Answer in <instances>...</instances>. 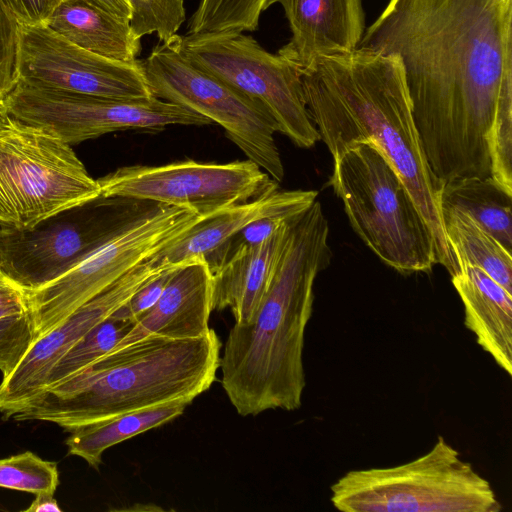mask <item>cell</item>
I'll use <instances>...</instances> for the list:
<instances>
[{
    "label": "cell",
    "mask_w": 512,
    "mask_h": 512,
    "mask_svg": "<svg viewBox=\"0 0 512 512\" xmlns=\"http://www.w3.org/2000/svg\"><path fill=\"white\" fill-rule=\"evenodd\" d=\"M448 244L459 263L480 268L512 293V255L468 215L441 209Z\"/></svg>",
    "instance_id": "24"
},
{
    "label": "cell",
    "mask_w": 512,
    "mask_h": 512,
    "mask_svg": "<svg viewBox=\"0 0 512 512\" xmlns=\"http://www.w3.org/2000/svg\"><path fill=\"white\" fill-rule=\"evenodd\" d=\"M19 28L20 24L0 0V109L16 83Z\"/></svg>",
    "instance_id": "30"
},
{
    "label": "cell",
    "mask_w": 512,
    "mask_h": 512,
    "mask_svg": "<svg viewBox=\"0 0 512 512\" xmlns=\"http://www.w3.org/2000/svg\"><path fill=\"white\" fill-rule=\"evenodd\" d=\"M464 307V324L482 349L512 375V293L478 267L459 263L451 276Z\"/></svg>",
    "instance_id": "20"
},
{
    "label": "cell",
    "mask_w": 512,
    "mask_h": 512,
    "mask_svg": "<svg viewBox=\"0 0 512 512\" xmlns=\"http://www.w3.org/2000/svg\"><path fill=\"white\" fill-rule=\"evenodd\" d=\"M201 219L191 210L154 203L66 273L38 289L26 290L37 338L134 266L175 242Z\"/></svg>",
    "instance_id": "11"
},
{
    "label": "cell",
    "mask_w": 512,
    "mask_h": 512,
    "mask_svg": "<svg viewBox=\"0 0 512 512\" xmlns=\"http://www.w3.org/2000/svg\"><path fill=\"white\" fill-rule=\"evenodd\" d=\"M59 485L57 464L31 451L0 459V487L33 494H54Z\"/></svg>",
    "instance_id": "27"
},
{
    "label": "cell",
    "mask_w": 512,
    "mask_h": 512,
    "mask_svg": "<svg viewBox=\"0 0 512 512\" xmlns=\"http://www.w3.org/2000/svg\"><path fill=\"white\" fill-rule=\"evenodd\" d=\"M304 101L332 158L356 143L373 144L396 170L426 221L437 264L458 270L440 210L443 186L430 169L395 54L356 48L316 58L302 71Z\"/></svg>",
    "instance_id": "2"
},
{
    "label": "cell",
    "mask_w": 512,
    "mask_h": 512,
    "mask_svg": "<svg viewBox=\"0 0 512 512\" xmlns=\"http://www.w3.org/2000/svg\"><path fill=\"white\" fill-rule=\"evenodd\" d=\"M329 227L315 201L292 218L290 233L253 319L230 329L220 355L222 387L237 413L293 411L306 385L303 349L314 282L332 259Z\"/></svg>",
    "instance_id": "3"
},
{
    "label": "cell",
    "mask_w": 512,
    "mask_h": 512,
    "mask_svg": "<svg viewBox=\"0 0 512 512\" xmlns=\"http://www.w3.org/2000/svg\"><path fill=\"white\" fill-rule=\"evenodd\" d=\"M182 264L172 265L147 281L114 314L136 323L156 304L172 274Z\"/></svg>",
    "instance_id": "31"
},
{
    "label": "cell",
    "mask_w": 512,
    "mask_h": 512,
    "mask_svg": "<svg viewBox=\"0 0 512 512\" xmlns=\"http://www.w3.org/2000/svg\"><path fill=\"white\" fill-rule=\"evenodd\" d=\"M153 204L100 195L29 229L0 226V267L25 290L38 289L73 268Z\"/></svg>",
    "instance_id": "9"
},
{
    "label": "cell",
    "mask_w": 512,
    "mask_h": 512,
    "mask_svg": "<svg viewBox=\"0 0 512 512\" xmlns=\"http://www.w3.org/2000/svg\"><path fill=\"white\" fill-rule=\"evenodd\" d=\"M212 311V274L206 260L198 257L174 271L156 304L137 320L112 351L151 335L199 337L210 330Z\"/></svg>",
    "instance_id": "17"
},
{
    "label": "cell",
    "mask_w": 512,
    "mask_h": 512,
    "mask_svg": "<svg viewBox=\"0 0 512 512\" xmlns=\"http://www.w3.org/2000/svg\"><path fill=\"white\" fill-rule=\"evenodd\" d=\"M64 0H3L20 25H44Z\"/></svg>",
    "instance_id": "32"
},
{
    "label": "cell",
    "mask_w": 512,
    "mask_h": 512,
    "mask_svg": "<svg viewBox=\"0 0 512 512\" xmlns=\"http://www.w3.org/2000/svg\"><path fill=\"white\" fill-rule=\"evenodd\" d=\"M190 403L177 400L79 425L68 430L65 444L69 454L98 470L108 448L178 418Z\"/></svg>",
    "instance_id": "22"
},
{
    "label": "cell",
    "mask_w": 512,
    "mask_h": 512,
    "mask_svg": "<svg viewBox=\"0 0 512 512\" xmlns=\"http://www.w3.org/2000/svg\"><path fill=\"white\" fill-rule=\"evenodd\" d=\"M358 48L400 59L440 181L491 177L489 130L512 96V0H389Z\"/></svg>",
    "instance_id": "1"
},
{
    "label": "cell",
    "mask_w": 512,
    "mask_h": 512,
    "mask_svg": "<svg viewBox=\"0 0 512 512\" xmlns=\"http://www.w3.org/2000/svg\"><path fill=\"white\" fill-rule=\"evenodd\" d=\"M291 219L263 242L237 246L209 267L213 310L229 308L236 324L253 319L288 239Z\"/></svg>",
    "instance_id": "19"
},
{
    "label": "cell",
    "mask_w": 512,
    "mask_h": 512,
    "mask_svg": "<svg viewBox=\"0 0 512 512\" xmlns=\"http://www.w3.org/2000/svg\"><path fill=\"white\" fill-rule=\"evenodd\" d=\"M25 511L31 512H61V508L57 500L54 498V494L48 492H42L35 494L34 500L31 502Z\"/></svg>",
    "instance_id": "35"
},
{
    "label": "cell",
    "mask_w": 512,
    "mask_h": 512,
    "mask_svg": "<svg viewBox=\"0 0 512 512\" xmlns=\"http://www.w3.org/2000/svg\"><path fill=\"white\" fill-rule=\"evenodd\" d=\"M134 324L114 313L98 323L55 364L48 375L46 388L74 375L112 351Z\"/></svg>",
    "instance_id": "25"
},
{
    "label": "cell",
    "mask_w": 512,
    "mask_h": 512,
    "mask_svg": "<svg viewBox=\"0 0 512 512\" xmlns=\"http://www.w3.org/2000/svg\"><path fill=\"white\" fill-rule=\"evenodd\" d=\"M16 83L116 99L152 96L141 60L120 61L98 55L46 25H20Z\"/></svg>",
    "instance_id": "14"
},
{
    "label": "cell",
    "mask_w": 512,
    "mask_h": 512,
    "mask_svg": "<svg viewBox=\"0 0 512 512\" xmlns=\"http://www.w3.org/2000/svg\"><path fill=\"white\" fill-rule=\"evenodd\" d=\"M329 186L341 199L355 233L397 272L430 273L435 242L396 170L371 143H356L333 158Z\"/></svg>",
    "instance_id": "5"
},
{
    "label": "cell",
    "mask_w": 512,
    "mask_h": 512,
    "mask_svg": "<svg viewBox=\"0 0 512 512\" xmlns=\"http://www.w3.org/2000/svg\"><path fill=\"white\" fill-rule=\"evenodd\" d=\"M8 118L9 116H7L2 109H0V127L7 122Z\"/></svg>",
    "instance_id": "36"
},
{
    "label": "cell",
    "mask_w": 512,
    "mask_h": 512,
    "mask_svg": "<svg viewBox=\"0 0 512 512\" xmlns=\"http://www.w3.org/2000/svg\"><path fill=\"white\" fill-rule=\"evenodd\" d=\"M126 1L131 9L130 27L140 39L156 33L159 42H167L177 34L186 19L183 0Z\"/></svg>",
    "instance_id": "28"
},
{
    "label": "cell",
    "mask_w": 512,
    "mask_h": 512,
    "mask_svg": "<svg viewBox=\"0 0 512 512\" xmlns=\"http://www.w3.org/2000/svg\"><path fill=\"white\" fill-rule=\"evenodd\" d=\"M441 209L468 215L512 253V194L492 177H458L444 182Z\"/></svg>",
    "instance_id": "23"
},
{
    "label": "cell",
    "mask_w": 512,
    "mask_h": 512,
    "mask_svg": "<svg viewBox=\"0 0 512 512\" xmlns=\"http://www.w3.org/2000/svg\"><path fill=\"white\" fill-rule=\"evenodd\" d=\"M221 347L211 328L193 338L145 337L47 387L12 417L70 430L172 401L192 402L216 380Z\"/></svg>",
    "instance_id": "4"
},
{
    "label": "cell",
    "mask_w": 512,
    "mask_h": 512,
    "mask_svg": "<svg viewBox=\"0 0 512 512\" xmlns=\"http://www.w3.org/2000/svg\"><path fill=\"white\" fill-rule=\"evenodd\" d=\"M37 336L29 312L0 320V371L9 376Z\"/></svg>",
    "instance_id": "29"
},
{
    "label": "cell",
    "mask_w": 512,
    "mask_h": 512,
    "mask_svg": "<svg viewBox=\"0 0 512 512\" xmlns=\"http://www.w3.org/2000/svg\"><path fill=\"white\" fill-rule=\"evenodd\" d=\"M141 64L152 96L217 123L249 160L276 182L283 179L284 166L274 138L278 125L261 101L194 66L173 37L154 46Z\"/></svg>",
    "instance_id": "8"
},
{
    "label": "cell",
    "mask_w": 512,
    "mask_h": 512,
    "mask_svg": "<svg viewBox=\"0 0 512 512\" xmlns=\"http://www.w3.org/2000/svg\"><path fill=\"white\" fill-rule=\"evenodd\" d=\"M276 3L292 33L278 52L302 70L318 57L358 48L365 31L362 0H268L267 8Z\"/></svg>",
    "instance_id": "16"
},
{
    "label": "cell",
    "mask_w": 512,
    "mask_h": 512,
    "mask_svg": "<svg viewBox=\"0 0 512 512\" xmlns=\"http://www.w3.org/2000/svg\"><path fill=\"white\" fill-rule=\"evenodd\" d=\"M315 190H281L279 186L243 203L222 209L195 223L179 239L156 254L165 264H181L202 257L205 260L231 237L263 217L292 218L315 201Z\"/></svg>",
    "instance_id": "18"
},
{
    "label": "cell",
    "mask_w": 512,
    "mask_h": 512,
    "mask_svg": "<svg viewBox=\"0 0 512 512\" xmlns=\"http://www.w3.org/2000/svg\"><path fill=\"white\" fill-rule=\"evenodd\" d=\"M7 116L43 127L73 145L122 130L157 132L169 125H208L212 122L175 103L154 96L116 99L16 83L5 97Z\"/></svg>",
    "instance_id": "12"
},
{
    "label": "cell",
    "mask_w": 512,
    "mask_h": 512,
    "mask_svg": "<svg viewBox=\"0 0 512 512\" xmlns=\"http://www.w3.org/2000/svg\"><path fill=\"white\" fill-rule=\"evenodd\" d=\"M71 43L98 55L134 61L141 39L129 19L114 15L81 0H64L44 24Z\"/></svg>",
    "instance_id": "21"
},
{
    "label": "cell",
    "mask_w": 512,
    "mask_h": 512,
    "mask_svg": "<svg viewBox=\"0 0 512 512\" xmlns=\"http://www.w3.org/2000/svg\"><path fill=\"white\" fill-rule=\"evenodd\" d=\"M114 15L130 19L131 9L126 0H81Z\"/></svg>",
    "instance_id": "34"
},
{
    "label": "cell",
    "mask_w": 512,
    "mask_h": 512,
    "mask_svg": "<svg viewBox=\"0 0 512 512\" xmlns=\"http://www.w3.org/2000/svg\"><path fill=\"white\" fill-rule=\"evenodd\" d=\"M100 195L71 145L11 117L0 127V226L29 229Z\"/></svg>",
    "instance_id": "7"
},
{
    "label": "cell",
    "mask_w": 512,
    "mask_h": 512,
    "mask_svg": "<svg viewBox=\"0 0 512 512\" xmlns=\"http://www.w3.org/2000/svg\"><path fill=\"white\" fill-rule=\"evenodd\" d=\"M173 41L194 66L261 101L296 146L320 140L304 101L303 70L292 60L240 31L176 34Z\"/></svg>",
    "instance_id": "10"
},
{
    "label": "cell",
    "mask_w": 512,
    "mask_h": 512,
    "mask_svg": "<svg viewBox=\"0 0 512 512\" xmlns=\"http://www.w3.org/2000/svg\"><path fill=\"white\" fill-rule=\"evenodd\" d=\"M343 512H499L490 482L443 436L424 455L391 467L352 470L331 485Z\"/></svg>",
    "instance_id": "6"
},
{
    "label": "cell",
    "mask_w": 512,
    "mask_h": 512,
    "mask_svg": "<svg viewBox=\"0 0 512 512\" xmlns=\"http://www.w3.org/2000/svg\"><path fill=\"white\" fill-rule=\"evenodd\" d=\"M268 0H200L187 34L255 31Z\"/></svg>",
    "instance_id": "26"
},
{
    "label": "cell",
    "mask_w": 512,
    "mask_h": 512,
    "mask_svg": "<svg viewBox=\"0 0 512 512\" xmlns=\"http://www.w3.org/2000/svg\"><path fill=\"white\" fill-rule=\"evenodd\" d=\"M28 312L27 291L0 267V320Z\"/></svg>",
    "instance_id": "33"
},
{
    "label": "cell",
    "mask_w": 512,
    "mask_h": 512,
    "mask_svg": "<svg viewBox=\"0 0 512 512\" xmlns=\"http://www.w3.org/2000/svg\"><path fill=\"white\" fill-rule=\"evenodd\" d=\"M172 264L154 255L137 264L103 291L75 310L61 324L31 345L14 371L0 384V412L12 417L45 390L55 364L94 326L109 317L147 281Z\"/></svg>",
    "instance_id": "15"
},
{
    "label": "cell",
    "mask_w": 512,
    "mask_h": 512,
    "mask_svg": "<svg viewBox=\"0 0 512 512\" xmlns=\"http://www.w3.org/2000/svg\"><path fill=\"white\" fill-rule=\"evenodd\" d=\"M97 181L102 196L185 208L204 218L278 187V182L249 159L124 166Z\"/></svg>",
    "instance_id": "13"
}]
</instances>
